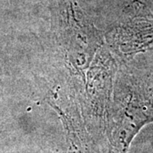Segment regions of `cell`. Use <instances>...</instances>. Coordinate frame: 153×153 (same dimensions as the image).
Masks as SVG:
<instances>
[{"label":"cell","mask_w":153,"mask_h":153,"mask_svg":"<svg viewBox=\"0 0 153 153\" xmlns=\"http://www.w3.org/2000/svg\"><path fill=\"white\" fill-rule=\"evenodd\" d=\"M106 38L123 62L136 54L153 50V13L142 1H132Z\"/></svg>","instance_id":"cell-3"},{"label":"cell","mask_w":153,"mask_h":153,"mask_svg":"<svg viewBox=\"0 0 153 153\" xmlns=\"http://www.w3.org/2000/svg\"><path fill=\"white\" fill-rule=\"evenodd\" d=\"M107 116L111 153H127L142 127L153 123V73L125 66L117 76Z\"/></svg>","instance_id":"cell-1"},{"label":"cell","mask_w":153,"mask_h":153,"mask_svg":"<svg viewBox=\"0 0 153 153\" xmlns=\"http://www.w3.org/2000/svg\"><path fill=\"white\" fill-rule=\"evenodd\" d=\"M66 126L68 144L67 153H93L86 131L80 123L74 124L66 116L63 115Z\"/></svg>","instance_id":"cell-4"},{"label":"cell","mask_w":153,"mask_h":153,"mask_svg":"<svg viewBox=\"0 0 153 153\" xmlns=\"http://www.w3.org/2000/svg\"><path fill=\"white\" fill-rule=\"evenodd\" d=\"M58 38L66 57L76 71L86 69L100 45L103 44L101 32L82 10L76 0H59L55 16Z\"/></svg>","instance_id":"cell-2"}]
</instances>
